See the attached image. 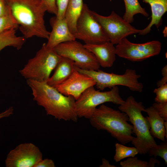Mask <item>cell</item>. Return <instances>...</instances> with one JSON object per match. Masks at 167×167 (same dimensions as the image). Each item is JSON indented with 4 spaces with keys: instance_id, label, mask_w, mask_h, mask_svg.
Here are the masks:
<instances>
[{
    "instance_id": "1",
    "label": "cell",
    "mask_w": 167,
    "mask_h": 167,
    "mask_svg": "<svg viewBox=\"0 0 167 167\" xmlns=\"http://www.w3.org/2000/svg\"><path fill=\"white\" fill-rule=\"evenodd\" d=\"M27 82L32 90L33 100L44 108L47 115L59 120L77 121L74 97L62 94L46 82L32 79H27Z\"/></svg>"
},
{
    "instance_id": "2",
    "label": "cell",
    "mask_w": 167,
    "mask_h": 167,
    "mask_svg": "<svg viewBox=\"0 0 167 167\" xmlns=\"http://www.w3.org/2000/svg\"><path fill=\"white\" fill-rule=\"evenodd\" d=\"M25 39L35 36L48 39L45 25L47 8L42 0H5Z\"/></svg>"
},
{
    "instance_id": "3",
    "label": "cell",
    "mask_w": 167,
    "mask_h": 167,
    "mask_svg": "<svg viewBox=\"0 0 167 167\" xmlns=\"http://www.w3.org/2000/svg\"><path fill=\"white\" fill-rule=\"evenodd\" d=\"M89 120L92 126L98 130L106 131L123 145L135 137L132 135L133 126L128 122V115L104 104L96 108Z\"/></svg>"
},
{
    "instance_id": "4",
    "label": "cell",
    "mask_w": 167,
    "mask_h": 167,
    "mask_svg": "<svg viewBox=\"0 0 167 167\" xmlns=\"http://www.w3.org/2000/svg\"><path fill=\"white\" fill-rule=\"evenodd\" d=\"M118 108L128 115L129 121L132 124V132L136 137L131 142L137 149L138 154H145L150 148L157 145L150 134L148 122L142 114V111L145 112V108L142 102H138L131 96L123 104L120 105Z\"/></svg>"
},
{
    "instance_id": "5",
    "label": "cell",
    "mask_w": 167,
    "mask_h": 167,
    "mask_svg": "<svg viewBox=\"0 0 167 167\" xmlns=\"http://www.w3.org/2000/svg\"><path fill=\"white\" fill-rule=\"evenodd\" d=\"M61 58L54 48L44 43L35 57L29 59L19 72L27 79L47 82Z\"/></svg>"
},
{
    "instance_id": "6",
    "label": "cell",
    "mask_w": 167,
    "mask_h": 167,
    "mask_svg": "<svg viewBox=\"0 0 167 167\" xmlns=\"http://www.w3.org/2000/svg\"><path fill=\"white\" fill-rule=\"evenodd\" d=\"M94 87H90L86 89L76 100L78 118L84 117L89 119L97 106L105 102H111L121 105L125 102L120 95L118 86L105 92L96 90Z\"/></svg>"
},
{
    "instance_id": "7",
    "label": "cell",
    "mask_w": 167,
    "mask_h": 167,
    "mask_svg": "<svg viewBox=\"0 0 167 167\" xmlns=\"http://www.w3.org/2000/svg\"><path fill=\"white\" fill-rule=\"evenodd\" d=\"M75 69L93 78L96 82L95 86L101 90L118 85L126 86L132 91L139 92H142L143 88V84L138 80L141 76L133 69H127L123 75H118L99 69L96 71L83 70L75 66Z\"/></svg>"
},
{
    "instance_id": "8",
    "label": "cell",
    "mask_w": 167,
    "mask_h": 167,
    "mask_svg": "<svg viewBox=\"0 0 167 167\" xmlns=\"http://www.w3.org/2000/svg\"><path fill=\"white\" fill-rule=\"evenodd\" d=\"M75 39L84 41L85 44H96L110 41L100 23L92 15L91 10L84 4L76 24Z\"/></svg>"
},
{
    "instance_id": "9",
    "label": "cell",
    "mask_w": 167,
    "mask_h": 167,
    "mask_svg": "<svg viewBox=\"0 0 167 167\" xmlns=\"http://www.w3.org/2000/svg\"><path fill=\"white\" fill-rule=\"evenodd\" d=\"M54 49L61 56L73 60L75 66L78 68L95 71L100 68V65L93 54L76 40L61 43Z\"/></svg>"
},
{
    "instance_id": "10",
    "label": "cell",
    "mask_w": 167,
    "mask_h": 167,
    "mask_svg": "<svg viewBox=\"0 0 167 167\" xmlns=\"http://www.w3.org/2000/svg\"><path fill=\"white\" fill-rule=\"evenodd\" d=\"M95 18L100 23L110 41L117 44L129 35L139 33L140 30L136 29L114 11L108 16L100 15L91 11Z\"/></svg>"
},
{
    "instance_id": "11",
    "label": "cell",
    "mask_w": 167,
    "mask_h": 167,
    "mask_svg": "<svg viewBox=\"0 0 167 167\" xmlns=\"http://www.w3.org/2000/svg\"><path fill=\"white\" fill-rule=\"evenodd\" d=\"M161 43L153 41L142 44L130 41L126 37L123 39L115 46L116 54L131 61L139 62L159 54Z\"/></svg>"
},
{
    "instance_id": "12",
    "label": "cell",
    "mask_w": 167,
    "mask_h": 167,
    "mask_svg": "<svg viewBox=\"0 0 167 167\" xmlns=\"http://www.w3.org/2000/svg\"><path fill=\"white\" fill-rule=\"evenodd\" d=\"M42 158L39 148L31 143H21L10 151L5 160L6 167H34Z\"/></svg>"
},
{
    "instance_id": "13",
    "label": "cell",
    "mask_w": 167,
    "mask_h": 167,
    "mask_svg": "<svg viewBox=\"0 0 167 167\" xmlns=\"http://www.w3.org/2000/svg\"><path fill=\"white\" fill-rule=\"evenodd\" d=\"M95 85L93 78L75 69L67 80L54 88L62 94L71 96L76 100L86 89Z\"/></svg>"
},
{
    "instance_id": "14",
    "label": "cell",
    "mask_w": 167,
    "mask_h": 167,
    "mask_svg": "<svg viewBox=\"0 0 167 167\" xmlns=\"http://www.w3.org/2000/svg\"><path fill=\"white\" fill-rule=\"evenodd\" d=\"M50 23L52 28L46 43L49 47L54 48L61 43L76 40L65 17L58 19L55 16L50 19Z\"/></svg>"
},
{
    "instance_id": "15",
    "label": "cell",
    "mask_w": 167,
    "mask_h": 167,
    "mask_svg": "<svg viewBox=\"0 0 167 167\" xmlns=\"http://www.w3.org/2000/svg\"><path fill=\"white\" fill-rule=\"evenodd\" d=\"M110 41L96 44H85L84 47L92 53L100 66L110 67L116 60V48Z\"/></svg>"
},
{
    "instance_id": "16",
    "label": "cell",
    "mask_w": 167,
    "mask_h": 167,
    "mask_svg": "<svg viewBox=\"0 0 167 167\" xmlns=\"http://www.w3.org/2000/svg\"><path fill=\"white\" fill-rule=\"evenodd\" d=\"M75 66L74 62L73 60L62 57L54 69V73L48 80L47 83L54 88L62 84L71 75L75 70Z\"/></svg>"
},
{
    "instance_id": "17",
    "label": "cell",
    "mask_w": 167,
    "mask_h": 167,
    "mask_svg": "<svg viewBox=\"0 0 167 167\" xmlns=\"http://www.w3.org/2000/svg\"><path fill=\"white\" fill-rule=\"evenodd\" d=\"M143 2L149 4L151 7V19L148 25L144 28L140 30L139 33L145 35L149 33L151 28L155 25L157 28L161 26L162 17L167 11V0H142Z\"/></svg>"
},
{
    "instance_id": "18",
    "label": "cell",
    "mask_w": 167,
    "mask_h": 167,
    "mask_svg": "<svg viewBox=\"0 0 167 167\" xmlns=\"http://www.w3.org/2000/svg\"><path fill=\"white\" fill-rule=\"evenodd\" d=\"M145 112L148 115L146 118L150 126L151 135L154 138H156L162 141H165L166 137L165 121L152 106L145 109Z\"/></svg>"
},
{
    "instance_id": "19",
    "label": "cell",
    "mask_w": 167,
    "mask_h": 167,
    "mask_svg": "<svg viewBox=\"0 0 167 167\" xmlns=\"http://www.w3.org/2000/svg\"><path fill=\"white\" fill-rule=\"evenodd\" d=\"M83 0H69L65 15V18L71 32L74 35L76 25L83 6Z\"/></svg>"
},
{
    "instance_id": "20",
    "label": "cell",
    "mask_w": 167,
    "mask_h": 167,
    "mask_svg": "<svg viewBox=\"0 0 167 167\" xmlns=\"http://www.w3.org/2000/svg\"><path fill=\"white\" fill-rule=\"evenodd\" d=\"M16 30L11 29L0 34V52L8 46L12 47L18 50L22 48L26 39L23 36H17Z\"/></svg>"
},
{
    "instance_id": "21",
    "label": "cell",
    "mask_w": 167,
    "mask_h": 167,
    "mask_svg": "<svg viewBox=\"0 0 167 167\" xmlns=\"http://www.w3.org/2000/svg\"><path fill=\"white\" fill-rule=\"evenodd\" d=\"M125 7V12L123 18L126 21L131 23L134 21V16L140 14L145 17L149 16L145 8L140 5L138 0H123Z\"/></svg>"
},
{
    "instance_id": "22",
    "label": "cell",
    "mask_w": 167,
    "mask_h": 167,
    "mask_svg": "<svg viewBox=\"0 0 167 167\" xmlns=\"http://www.w3.org/2000/svg\"><path fill=\"white\" fill-rule=\"evenodd\" d=\"M115 153L113 159L118 162L126 158L133 157L138 154L135 147H128L116 143L115 144Z\"/></svg>"
},
{
    "instance_id": "23",
    "label": "cell",
    "mask_w": 167,
    "mask_h": 167,
    "mask_svg": "<svg viewBox=\"0 0 167 167\" xmlns=\"http://www.w3.org/2000/svg\"><path fill=\"white\" fill-rule=\"evenodd\" d=\"M19 28V24L12 14L0 17V34Z\"/></svg>"
},
{
    "instance_id": "24",
    "label": "cell",
    "mask_w": 167,
    "mask_h": 167,
    "mask_svg": "<svg viewBox=\"0 0 167 167\" xmlns=\"http://www.w3.org/2000/svg\"><path fill=\"white\" fill-rule=\"evenodd\" d=\"M150 156L156 157L159 156L164 159L165 165L167 164V140L162 141L159 145L150 148L147 152Z\"/></svg>"
},
{
    "instance_id": "25",
    "label": "cell",
    "mask_w": 167,
    "mask_h": 167,
    "mask_svg": "<svg viewBox=\"0 0 167 167\" xmlns=\"http://www.w3.org/2000/svg\"><path fill=\"white\" fill-rule=\"evenodd\" d=\"M122 167H150L149 162L138 159L137 157H129L127 159L121 161Z\"/></svg>"
},
{
    "instance_id": "26",
    "label": "cell",
    "mask_w": 167,
    "mask_h": 167,
    "mask_svg": "<svg viewBox=\"0 0 167 167\" xmlns=\"http://www.w3.org/2000/svg\"><path fill=\"white\" fill-rule=\"evenodd\" d=\"M153 92L156 94L155 99L156 102H167V84H165L155 89Z\"/></svg>"
},
{
    "instance_id": "27",
    "label": "cell",
    "mask_w": 167,
    "mask_h": 167,
    "mask_svg": "<svg viewBox=\"0 0 167 167\" xmlns=\"http://www.w3.org/2000/svg\"><path fill=\"white\" fill-rule=\"evenodd\" d=\"M152 106L165 121H167V102H155Z\"/></svg>"
},
{
    "instance_id": "28",
    "label": "cell",
    "mask_w": 167,
    "mask_h": 167,
    "mask_svg": "<svg viewBox=\"0 0 167 167\" xmlns=\"http://www.w3.org/2000/svg\"><path fill=\"white\" fill-rule=\"evenodd\" d=\"M69 0H56L58 14L56 16L58 19L65 17L66 10Z\"/></svg>"
},
{
    "instance_id": "29",
    "label": "cell",
    "mask_w": 167,
    "mask_h": 167,
    "mask_svg": "<svg viewBox=\"0 0 167 167\" xmlns=\"http://www.w3.org/2000/svg\"><path fill=\"white\" fill-rule=\"evenodd\" d=\"M47 8V11L56 16L58 8L56 0H42Z\"/></svg>"
},
{
    "instance_id": "30",
    "label": "cell",
    "mask_w": 167,
    "mask_h": 167,
    "mask_svg": "<svg viewBox=\"0 0 167 167\" xmlns=\"http://www.w3.org/2000/svg\"><path fill=\"white\" fill-rule=\"evenodd\" d=\"M11 14V9L5 0H0V17Z\"/></svg>"
},
{
    "instance_id": "31",
    "label": "cell",
    "mask_w": 167,
    "mask_h": 167,
    "mask_svg": "<svg viewBox=\"0 0 167 167\" xmlns=\"http://www.w3.org/2000/svg\"><path fill=\"white\" fill-rule=\"evenodd\" d=\"M55 164L51 159L48 158L42 159L38 162L34 167H54Z\"/></svg>"
},
{
    "instance_id": "32",
    "label": "cell",
    "mask_w": 167,
    "mask_h": 167,
    "mask_svg": "<svg viewBox=\"0 0 167 167\" xmlns=\"http://www.w3.org/2000/svg\"><path fill=\"white\" fill-rule=\"evenodd\" d=\"M162 74L163 77L162 79L157 83V85L158 87L161 86L167 83V65L165 66L161 70Z\"/></svg>"
},
{
    "instance_id": "33",
    "label": "cell",
    "mask_w": 167,
    "mask_h": 167,
    "mask_svg": "<svg viewBox=\"0 0 167 167\" xmlns=\"http://www.w3.org/2000/svg\"><path fill=\"white\" fill-rule=\"evenodd\" d=\"M13 107H10L5 111L0 113V119L3 118L9 117L13 114Z\"/></svg>"
},
{
    "instance_id": "34",
    "label": "cell",
    "mask_w": 167,
    "mask_h": 167,
    "mask_svg": "<svg viewBox=\"0 0 167 167\" xmlns=\"http://www.w3.org/2000/svg\"><path fill=\"white\" fill-rule=\"evenodd\" d=\"M102 164L100 166L101 167H116L114 165H111L109 161L105 158L102 159Z\"/></svg>"
},
{
    "instance_id": "35",
    "label": "cell",
    "mask_w": 167,
    "mask_h": 167,
    "mask_svg": "<svg viewBox=\"0 0 167 167\" xmlns=\"http://www.w3.org/2000/svg\"><path fill=\"white\" fill-rule=\"evenodd\" d=\"M165 126V135L166 137L165 139H167V121H165L164 122Z\"/></svg>"
}]
</instances>
